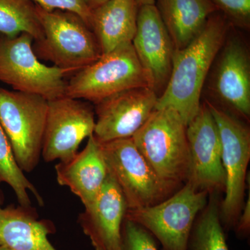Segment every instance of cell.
Segmentation results:
<instances>
[{
  "label": "cell",
  "mask_w": 250,
  "mask_h": 250,
  "mask_svg": "<svg viewBox=\"0 0 250 250\" xmlns=\"http://www.w3.org/2000/svg\"><path fill=\"white\" fill-rule=\"evenodd\" d=\"M138 87L150 88V85L132 42H126L72 75L67 82L65 96L96 104L114 94Z\"/></svg>",
  "instance_id": "cell-4"
},
{
  "label": "cell",
  "mask_w": 250,
  "mask_h": 250,
  "mask_svg": "<svg viewBox=\"0 0 250 250\" xmlns=\"http://www.w3.org/2000/svg\"><path fill=\"white\" fill-rule=\"evenodd\" d=\"M0 188V243L13 250H57L48 236L55 233L52 222L39 220L32 207H4Z\"/></svg>",
  "instance_id": "cell-17"
},
{
  "label": "cell",
  "mask_w": 250,
  "mask_h": 250,
  "mask_svg": "<svg viewBox=\"0 0 250 250\" xmlns=\"http://www.w3.org/2000/svg\"><path fill=\"white\" fill-rule=\"evenodd\" d=\"M0 250H13L11 249H10L9 248H8V247L4 246V245L1 244V243H0Z\"/></svg>",
  "instance_id": "cell-29"
},
{
  "label": "cell",
  "mask_w": 250,
  "mask_h": 250,
  "mask_svg": "<svg viewBox=\"0 0 250 250\" xmlns=\"http://www.w3.org/2000/svg\"><path fill=\"white\" fill-rule=\"evenodd\" d=\"M46 11L54 10L70 11L80 16L90 28L92 11L85 0H31Z\"/></svg>",
  "instance_id": "cell-25"
},
{
  "label": "cell",
  "mask_w": 250,
  "mask_h": 250,
  "mask_svg": "<svg viewBox=\"0 0 250 250\" xmlns=\"http://www.w3.org/2000/svg\"><path fill=\"white\" fill-rule=\"evenodd\" d=\"M36 7L44 33L33 47L38 58L53 62L67 77L101 57L95 34L80 16L62 10L46 11L37 4Z\"/></svg>",
  "instance_id": "cell-3"
},
{
  "label": "cell",
  "mask_w": 250,
  "mask_h": 250,
  "mask_svg": "<svg viewBox=\"0 0 250 250\" xmlns=\"http://www.w3.org/2000/svg\"><path fill=\"white\" fill-rule=\"evenodd\" d=\"M231 26L216 11L187 47L174 50L170 79L156 108H173L187 125L196 116L210 67Z\"/></svg>",
  "instance_id": "cell-1"
},
{
  "label": "cell",
  "mask_w": 250,
  "mask_h": 250,
  "mask_svg": "<svg viewBox=\"0 0 250 250\" xmlns=\"http://www.w3.org/2000/svg\"><path fill=\"white\" fill-rule=\"evenodd\" d=\"M218 126L225 173V197L221 204L222 225L234 229L244 205L247 171L250 159V131L246 123L229 112L205 100Z\"/></svg>",
  "instance_id": "cell-7"
},
{
  "label": "cell",
  "mask_w": 250,
  "mask_h": 250,
  "mask_svg": "<svg viewBox=\"0 0 250 250\" xmlns=\"http://www.w3.org/2000/svg\"><path fill=\"white\" fill-rule=\"evenodd\" d=\"M241 37L231 26L207 78L209 77L210 95L216 101L210 103L248 121L250 117V57L248 45Z\"/></svg>",
  "instance_id": "cell-10"
},
{
  "label": "cell",
  "mask_w": 250,
  "mask_h": 250,
  "mask_svg": "<svg viewBox=\"0 0 250 250\" xmlns=\"http://www.w3.org/2000/svg\"><path fill=\"white\" fill-rule=\"evenodd\" d=\"M216 194L197 217L188 241V250H229L222 225Z\"/></svg>",
  "instance_id": "cell-21"
},
{
  "label": "cell",
  "mask_w": 250,
  "mask_h": 250,
  "mask_svg": "<svg viewBox=\"0 0 250 250\" xmlns=\"http://www.w3.org/2000/svg\"><path fill=\"white\" fill-rule=\"evenodd\" d=\"M232 27L243 30L250 27V0H209Z\"/></svg>",
  "instance_id": "cell-24"
},
{
  "label": "cell",
  "mask_w": 250,
  "mask_h": 250,
  "mask_svg": "<svg viewBox=\"0 0 250 250\" xmlns=\"http://www.w3.org/2000/svg\"><path fill=\"white\" fill-rule=\"evenodd\" d=\"M250 194H248V200L243 205L234 229L237 236L240 238H247L250 231Z\"/></svg>",
  "instance_id": "cell-26"
},
{
  "label": "cell",
  "mask_w": 250,
  "mask_h": 250,
  "mask_svg": "<svg viewBox=\"0 0 250 250\" xmlns=\"http://www.w3.org/2000/svg\"><path fill=\"white\" fill-rule=\"evenodd\" d=\"M95 110L89 103L63 96L48 101L41 156L45 162H65L78 153L81 143L93 136Z\"/></svg>",
  "instance_id": "cell-11"
},
{
  "label": "cell",
  "mask_w": 250,
  "mask_h": 250,
  "mask_svg": "<svg viewBox=\"0 0 250 250\" xmlns=\"http://www.w3.org/2000/svg\"><path fill=\"white\" fill-rule=\"evenodd\" d=\"M48 101L40 95L0 88V124L24 172L40 161Z\"/></svg>",
  "instance_id": "cell-6"
},
{
  "label": "cell",
  "mask_w": 250,
  "mask_h": 250,
  "mask_svg": "<svg viewBox=\"0 0 250 250\" xmlns=\"http://www.w3.org/2000/svg\"><path fill=\"white\" fill-rule=\"evenodd\" d=\"M190 154L187 183L208 195L225 191V173L216 122L206 102L187 126Z\"/></svg>",
  "instance_id": "cell-12"
},
{
  "label": "cell",
  "mask_w": 250,
  "mask_h": 250,
  "mask_svg": "<svg viewBox=\"0 0 250 250\" xmlns=\"http://www.w3.org/2000/svg\"><path fill=\"white\" fill-rule=\"evenodd\" d=\"M1 183L8 184L14 190L20 205L31 207L29 192L36 197L39 205H44L40 192L16 163L9 140L0 124V184Z\"/></svg>",
  "instance_id": "cell-22"
},
{
  "label": "cell",
  "mask_w": 250,
  "mask_h": 250,
  "mask_svg": "<svg viewBox=\"0 0 250 250\" xmlns=\"http://www.w3.org/2000/svg\"><path fill=\"white\" fill-rule=\"evenodd\" d=\"M33 41L26 33L12 38L0 36V81L15 91L40 95L47 101L65 96L66 75L39 60Z\"/></svg>",
  "instance_id": "cell-8"
},
{
  "label": "cell",
  "mask_w": 250,
  "mask_h": 250,
  "mask_svg": "<svg viewBox=\"0 0 250 250\" xmlns=\"http://www.w3.org/2000/svg\"><path fill=\"white\" fill-rule=\"evenodd\" d=\"M132 45L150 88L160 96L170 79L175 49L155 4L139 8Z\"/></svg>",
  "instance_id": "cell-14"
},
{
  "label": "cell",
  "mask_w": 250,
  "mask_h": 250,
  "mask_svg": "<svg viewBox=\"0 0 250 250\" xmlns=\"http://www.w3.org/2000/svg\"><path fill=\"white\" fill-rule=\"evenodd\" d=\"M86 1L87 5L90 10H93L98 8V6H101L108 0H85Z\"/></svg>",
  "instance_id": "cell-27"
},
{
  "label": "cell",
  "mask_w": 250,
  "mask_h": 250,
  "mask_svg": "<svg viewBox=\"0 0 250 250\" xmlns=\"http://www.w3.org/2000/svg\"><path fill=\"white\" fill-rule=\"evenodd\" d=\"M100 143L108 173L121 189L127 210L156 205L175 192L158 177L131 138Z\"/></svg>",
  "instance_id": "cell-9"
},
{
  "label": "cell",
  "mask_w": 250,
  "mask_h": 250,
  "mask_svg": "<svg viewBox=\"0 0 250 250\" xmlns=\"http://www.w3.org/2000/svg\"><path fill=\"white\" fill-rule=\"evenodd\" d=\"M136 4H137L139 8L146 5L155 4L156 0H136Z\"/></svg>",
  "instance_id": "cell-28"
},
{
  "label": "cell",
  "mask_w": 250,
  "mask_h": 250,
  "mask_svg": "<svg viewBox=\"0 0 250 250\" xmlns=\"http://www.w3.org/2000/svg\"><path fill=\"white\" fill-rule=\"evenodd\" d=\"M22 33L35 41L43 38L36 4L31 0H0V36L12 38Z\"/></svg>",
  "instance_id": "cell-20"
},
{
  "label": "cell",
  "mask_w": 250,
  "mask_h": 250,
  "mask_svg": "<svg viewBox=\"0 0 250 250\" xmlns=\"http://www.w3.org/2000/svg\"><path fill=\"white\" fill-rule=\"evenodd\" d=\"M122 250H159L156 240L138 224L125 219L122 226Z\"/></svg>",
  "instance_id": "cell-23"
},
{
  "label": "cell",
  "mask_w": 250,
  "mask_h": 250,
  "mask_svg": "<svg viewBox=\"0 0 250 250\" xmlns=\"http://www.w3.org/2000/svg\"><path fill=\"white\" fill-rule=\"evenodd\" d=\"M127 205L108 174L96 201L79 215L78 223L95 250H122V226Z\"/></svg>",
  "instance_id": "cell-15"
},
{
  "label": "cell",
  "mask_w": 250,
  "mask_h": 250,
  "mask_svg": "<svg viewBox=\"0 0 250 250\" xmlns=\"http://www.w3.org/2000/svg\"><path fill=\"white\" fill-rule=\"evenodd\" d=\"M156 6L175 49L187 47L218 11L209 0H157Z\"/></svg>",
  "instance_id": "cell-19"
},
{
  "label": "cell",
  "mask_w": 250,
  "mask_h": 250,
  "mask_svg": "<svg viewBox=\"0 0 250 250\" xmlns=\"http://www.w3.org/2000/svg\"><path fill=\"white\" fill-rule=\"evenodd\" d=\"M139 9L136 0H108L92 10L90 29L98 40L102 55L132 42Z\"/></svg>",
  "instance_id": "cell-18"
},
{
  "label": "cell",
  "mask_w": 250,
  "mask_h": 250,
  "mask_svg": "<svg viewBox=\"0 0 250 250\" xmlns=\"http://www.w3.org/2000/svg\"><path fill=\"white\" fill-rule=\"evenodd\" d=\"M187 125L173 108H155L131 137L159 179L176 191L187 183L190 168Z\"/></svg>",
  "instance_id": "cell-2"
},
{
  "label": "cell",
  "mask_w": 250,
  "mask_h": 250,
  "mask_svg": "<svg viewBox=\"0 0 250 250\" xmlns=\"http://www.w3.org/2000/svg\"><path fill=\"white\" fill-rule=\"evenodd\" d=\"M59 185L68 187L88 208L96 201L108 171L102 150L101 143L91 136L84 149L70 160L55 166Z\"/></svg>",
  "instance_id": "cell-16"
},
{
  "label": "cell",
  "mask_w": 250,
  "mask_h": 250,
  "mask_svg": "<svg viewBox=\"0 0 250 250\" xmlns=\"http://www.w3.org/2000/svg\"><path fill=\"white\" fill-rule=\"evenodd\" d=\"M159 96L149 87L123 90L95 105L93 136L100 143L131 138L155 110Z\"/></svg>",
  "instance_id": "cell-13"
},
{
  "label": "cell",
  "mask_w": 250,
  "mask_h": 250,
  "mask_svg": "<svg viewBox=\"0 0 250 250\" xmlns=\"http://www.w3.org/2000/svg\"><path fill=\"white\" fill-rule=\"evenodd\" d=\"M208 195L187 182L156 205L126 210L125 219L147 230L163 250H188L192 227L208 203Z\"/></svg>",
  "instance_id": "cell-5"
}]
</instances>
